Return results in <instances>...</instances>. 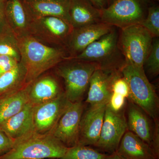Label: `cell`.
Returning a JSON list of instances; mask_svg holds the SVG:
<instances>
[{
    "instance_id": "6da1fadb",
    "label": "cell",
    "mask_w": 159,
    "mask_h": 159,
    "mask_svg": "<svg viewBox=\"0 0 159 159\" xmlns=\"http://www.w3.org/2000/svg\"><path fill=\"white\" fill-rule=\"evenodd\" d=\"M17 38L20 62L26 70V84H30L69 57L65 48L47 45L30 34Z\"/></svg>"
},
{
    "instance_id": "7a4b0ae2",
    "label": "cell",
    "mask_w": 159,
    "mask_h": 159,
    "mask_svg": "<svg viewBox=\"0 0 159 159\" xmlns=\"http://www.w3.org/2000/svg\"><path fill=\"white\" fill-rule=\"evenodd\" d=\"M68 148L51 134L34 130L14 141L12 148L0 159H59Z\"/></svg>"
},
{
    "instance_id": "3957f363",
    "label": "cell",
    "mask_w": 159,
    "mask_h": 159,
    "mask_svg": "<svg viewBox=\"0 0 159 159\" xmlns=\"http://www.w3.org/2000/svg\"><path fill=\"white\" fill-rule=\"evenodd\" d=\"M119 32L113 27L108 33L92 43L80 54L71 57L95 64L98 69L107 72L121 71L125 58L119 48Z\"/></svg>"
},
{
    "instance_id": "277c9868",
    "label": "cell",
    "mask_w": 159,
    "mask_h": 159,
    "mask_svg": "<svg viewBox=\"0 0 159 159\" xmlns=\"http://www.w3.org/2000/svg\"><path fill=\"white\" fill-rule=\"evenodd\" d=\"M56 74L64 83V93L72 102L82 101L93 73L98 67L93 63L68 57L56 66Z\"/></svg>"
},
{
    "instance_id": "5b68a950",
    "label": "cell",
    "mask_w": 159,
    "mask_h": 159,
    "mask_svg": "<svg viewBox=\"0 0 159 159\" xmlns=\"http://www.w3.org/2000/svg\"><path fill=\"white\" fill-rule=\"evenodd\" d=\"M121 72L128 83L130 101L143 110L153 121L158 119V97L144 68L125 64Z\"/></svg>"
},
{
    "instance_id": "8992f818",
    "label": "cell",
    "mask_w": 159,
    "mask_h": 159,
    "mask_svg": "<svg viewBox=\"0 0 159 159\" xmlns=\"http://www.w3.org/2000/svg\"><path fill=\"white\" fill-rule=\"evenodd\" d=\"M120 29L118 43L125 64L144 68L151 48L153 37L139 24Z\"/></svg>"
},
{
    "instance_id": "52a82bcc",
    "label": "cell",
    "mask_w": 159,
    "mask_h": 159,
    "mask_svg": "<svg viewBox=\"0 0 159 159\" xmlns=\"http://www.w3.org/2000/svg\"><path fill=\"white\" fill-rule=\"evenodd\" d=\"M147 0H115L101 9V21L121 29L138 25L146 17Z\"/></svg>"
},
{
    "instance_id": "ba28073f",
    "label": "cell",
    "mask_w": 159,
    "mask_h": 159,
    "mask_svg": "<svg viewBox=\"0 0 159 159\" xmlns=\"http://www.w3.org/2000/svg\"><path fill=\"white\" fill-rule=\"evenodd\" d=\"M74 28L66 20L54 16L30 19L29 34L41 42L62 47L66 50Z\"/></svg>"
},
{
    "instance_id": "9c48e42d",
    "label": "cell",
    "mask_w": 159,
    "mask_h": 159,
    "mask_svg": "<svg viewBox=\"0 0 159 159\" xmlns=\"http://www.w3.org/2000/svg\"><path fill=\"white\" fill-rule=\"evenodd\" d=\"M84 111V104L82 101L70 102L50 134L67 148L78 145L80 126Z\"/></svg>"
},
{
    "instance_id": "30bf717a",
    "label": "cell",
    "mask_w": 159,
    "mask_h": 159,
    "mask_svg": "<svg viewBox=\"0 0 159 159\" xmlns=\"http://www.w3.org/2000/svg\"><path fill=\"white\" fill-rule=\"evenodd\" d=\"M127 130L124 115L120 111H114L107 105L100 136L95 146L105 151L115 152Z\"/></svg>"
},
{
    "instance_id": "8fae6325",
    "label": "cell",
    "mask_w": 159,
    "mask_h": 159,
    "mask_svg": "<svg viewBox=\"0 0 159 159\" xmlns=\"http://www.w3.org/2000/svg\"><path fill=\"white\" fill-rule=\"evenodd\" d=\"M70 101L64 92L55 99L34 106V130L40 134H49L65 111Z\"/></svg>"
},
{
    "instance_id": "7c38bea8",
    "label": "cell",
    "mask_w": 159,
    "mask_h": 159,
    "mask_svg": "<svg viewBox=\"0 0 159 159\" xmlns=\"http://www.w3.org/2000/svg\"><path fill=\"white\" fill-rule=\"evenodd\" d=\"M113 26L100 22L74 29L66 46L69 57H76L92 43L108 33Z\"/></svg>"
},
{
    "instance_id": "4fadbf2b",
    "label": "cell",
    "mask_w": 159,
    "mask_h": 159,
    "mask_svg": "<svg viewBox=\"0 0 159 159\" xmlns=\"http://www.w3.org/2000/svg\"><path fill=\"white\" fill-rule=\"evenodd\" d=\"M107 105L90 106L83 113L80 126L78 145H96L100 136Z\"/></svg>"
},
{
    "instance_id": "5bb4252c",
    "label": "cell",
    "mask_w": 159,
    "mask_h": 159,
    "mask_svg": "<svg viewBox=\"0 0 159 159\" xmlns=\"http://www.w3.org/2000/svg\"><path fill=\"white\" fill-rule=\"evenodd\" d=\"M120 72L97 69L91 77L86 102L90 106L107 104L113 93L112 85L114 79Z\"/></svg>"
},
{
    "instance_id": "9a60e30c",
    "label": "cell",
    "mask_w": 159,
    "mask_h": 159,
    "mask_svg": "<svg viewBox=\"0 0 159 159\" xmlns=\"http://www.w3.org/2000/svg\"><path fill=\"white\" fill-rule=\"evenodd\" d=\"M29 103L36 106L55 99L64 93L58 80L51 74L42 75L28 85Z\"/></svg>"
},
{
    "instance_id": "2e32d148",
    "label": "cell",
    "mask_w": 159,
    "mask_h": 159,
    "mask_svg": "<svg viewBox=\"0 0 159 159\" xmlns=\"http://www.w3.org/2000/svg\"><path fill=\"white\" fill-rule=\"evenodd\" d=\"M70 2V0H23L30 19L54 16L69 23Z\"/></svg>"
},
{
    "instance_id": "e0dca14e",
    "label": "cell",
    "mask_w": 159,
    "mask_h": 159,
    "mask_svg": "<svg viewBox=\"0 0 159 159\" xmlns=\"http://www.w3.org/2000/svg\"><path fill=\"white\" fill-rule=\"evenodd\" d=\"M34 106L28 103L22 110L0 124V127L15 141L34 130Z\"/></svg>"
},
{
    "instance_id": "ac0fdd59",
    "label": "cell",
    "mask_w": 159,
    "mask_h": 159,
    "mask_svg": "<svg viewBox=\"0 0 159 159\" xmlns=\"http://www.w3.org/2000/svg\"><path fill=\"white\" fill-rule=\"evenodd\" d=\"M116 153L125 159H156L150 146L127 130L122 137Z\"/></svg>"
},
{
    "instance_id": "d6986e66",
    "label": "cell",
    "mask_w": 159,
    "mask_h": 159,
    "mask_svg": "<svg viewBox=\"0 0 159 159\" xmlns=\"http://www.w3.org/2000/svg\"><path fill=\"white\" fill-rule=\"evenodd\" d=\"M5 10L7 24L13 34L17 38L29 34L30 18L23 1H6Z\"/></svg>"
},
{
    "instance_id": "ffe728a7",
    "label": "cell",
    "mask_w": 159,
    "mask_h": 159,
    "mask_svg": "<svg viewBox=\"0 0 159 159\" xmlns=\"http://www.w3.org/2000/svg\"><path fill=\"white\" fill-rule=\"evenodd\" d=\"M70 23L74 29L101 21V9L88 0H70Z\"/></svg>"
},
{
    "instance_id": "44dd1931",
    "label": "cell",
    "mask_w": 159,
    "mask_h": 159,
    "mask_svg": "<svg viewBox=\"0 0 159 159\" xmlns=\"http://www.w3.org/2000/svg\"><path fill=\"white\" fill-rule=\"evenodd\" d=\"M147 114L130 101L127 111V128L150 146L153 125H152Z\"/></svg>"
},
{
    "instance_id": "7402d4cb",
    "label": "cell",
    "mask_w": 159,
    "mask_h": 159,
    "mask_svg": "<svg viewBox=\"0 0 159 159\" xmlns=\"http://www.w3.org/2000/svg\"><path fill=\"white\" fill-rule=\"evenodd\" d=\"M28 85L15 93L0 98V124L18 113L29 103Z\"/></svg>"
},
{
    "instance_id": "603a6c76",
    "label": "cell",
    "mask_w": 159,
    "mask_h": 159,
    "mask_svg": "<svg viewBox=\"0 0 159 159\" xmlns=\"http://www.w3.org/2000/svg\"><path fill=\"white\" fill-rule=\"evenodd\" d=\"M26 72L23 65L19 62L15 67L0 76V98L25 87Z\"/></svg>"
},
{
    "instance_id": "cb8c5ba5",
    "label": "cell",
    "mask_w": 159,
    "mask_h": 159,
    "mask_svg": "<svg viewBox=\"0 0 159 159\" xmlns=\"http://www.w3.org/2000/svg\"><path fill=\"white\" fill-rule=\"evenodd\" d=\"M0 55L13 57L20 61L17 38L11 31L0 35Z\"/></svg>"
},
{
    "instance_id": "d4e9b609",
    "label": "cell",
    "mask_w": 159,
    "mask_h": 159,
    "mask_svg": "<svg viewBox=\"0 0 159 159\" xmlns=\"http://www.w3.org/2000/svg\"><path fill=\"white\" fill-rule=\"evenodd\" d=\"M107 156L87 146L77 145L68 148L59 159H105Z\"/></svg>"
},
{
    "instance_id": "484cf974",
    "label": "cell",
    "mask_w": 159,
    "mask_h": 159,
    "mask_svg": "<svg viewBox=\"0 0 159 159\" xmlns=\"http://www.w3.org/2000/svg\"><path fill=\"white\" fill-rule=\"evenodd\" d=\"M144 71H147L150 76L155 77L159 74V37L153 38L150 52L145 60Z\"/></svg>"
},
{
    "instance_id": "4316f807",
    "label": "cell",
    "mask_w": 159,
    "mask_h": 159,
    "mask_svg": "<svg viewBox=\"0 0 159 159\" xmlns=\"http://www.w3.org/2000/svg\"><path fill=\"white\" fill-rule=\"evenodd\" d=\"M139 25L148 31L153 38L159 37V6H153L149 7L146 17Z\"/></svg>"
},
{
    "instance_id": "83f0119b",
    "label": "cell",
    "mask_w": 159,
    "mask_h": 159,
    "mask_svg": "<svg viewBox=\"0 0 159 159\" xmlns=\"http://www.w3.org/2000/svg\"><path fill=\"white\" fill-rule=\"evenodd\" d=\"M112 91L113 93L122 95L125 98L129 97V88L128 83L122 76L121 72L115 77L112 85Z\"/></svg>"
},
{
    "instance_id": "f1b7e54d",
    "label": "cell",
    "mask_w": 159,
    "mask_h": 159,
    "mask_svg": "<svg viewBox=\"0 0 159 159\" xmlns=\"http://www.w3.org/2000/svg\"><path fill=\"white\" fill-rule=\"evenodd\" d=\"M14 142L0 127V157L11 150L14 145Z\"/></svg>"
},
{
    "instance_id": "f546056e",
    "label": "cell",
    "mask_w": 159,
    "mask_h": 159,
    "mask_svg": "<svg viewBox=\"0 0 159 159\" xmlns=\"http://www.w3.org/2000/svg\"><path fill=\"white\" fill-rule=\"evenodd\" d=\"M19 62L13 57L0 55V76L14 68Z\"/></svg>"
},
{
    "instance_id": "4dcf8cb0",
    "label": "cell",
    "mask_w": 159,
    "mask_h": 159,
    "mask_svg": "<svg viewBox=\"0 0 159 159\" xmlns=\"http://www.w3.org/2000/svg\"><path fill=\"white\" fill-rule=\"evenodd\" d=\"M126 98L122 95L112 93L107 105L111 110L119 112L124 107Z\"/></svg>"
},
{
    "instance_id": "1f68e13d",
    "label": "cell",
    "mask_w": 159,
    "mask_h": 159,
    "mask_svg": "<svg viewBox=\"0 0 159 159\" xmlns=\"http://www.w3.org/2000/svg\"><path fill=\"white\" fill-rule=\"evenodd\" d=\"M152 138L151 143L150 147L153 151L157 159L159 156V119L154 120Z\"/></svg>"
},
{
    "instance_id": "d6a6232c",
    "label": "cell",
    "mask_w": 159,
    "mask_h": 159,
    "mask_svg": "<svg viewBox=\"0 0 159 159\" xmlns=\"http://www.w3.org/2000/svg\"><path fill=\"white\" fill-rule=\"evenodd\" d=\"M6 0H0V35L11 31L6 20L5 5Z\"/></svg>"
},
{
    "instance_id": "836d02e7",
    "label": "cell",
    "mask_w": 159,
    "mask_h": 159,
    "mask_svg": "<svg viewBox=\"0 0 159 159\" xmlns=\"http://www.w3.org/2000/svg\"><path fill=\"white\" fill-rule=\"evenodd\" d=\"M88 1L98 9H102L103 8V0H88Z\"/></svg>"
},
{
    "instance_id": "e575fe53",
    "label": "cell",
    "mask_w": 159,
    "mask_h": 159,
    "mask_svg": "<svg viewBox=\"0 0 159 159\" xmlns=\"http://www.w3.org/2000/svg\"><path fill=\"white\" fill-rule=\"evenodd\" d=\"M105 159H125L122 157L119 156L116 152H114L111 155L107 156Z\"/></svg>"
},
{
    "instance_id": "d590c367",
    "label": "cell",
    "mask_w": 159,
    "mask_h": 159,
    "mask_svg": "<svg viewBox=\"0 0 159 159\" xmlns=\"http://www.w3.org/2000/svg\"></svg>"
}]
</instances>
